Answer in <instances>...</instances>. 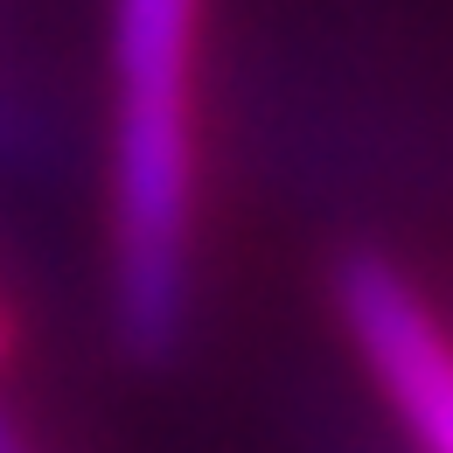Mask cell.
<instances>
[{
    "instance_id": "obj_1",
    "label": "cell",
    "mask_w": 453,
    "mask_h": 453,
    "mask_svg": "<svg viewBox=\"0 0 453 453\" xmlns=\"http://www.w3.org/2000/svg\"><path fill=\"white\" fill-rule=\"evenodd\" d=\"M203 7L210 0H112V133H105V265L112 321L133 356H168L196 300L203 217Z\"/></svg>"
},
{
    "instance_id": "obj_2",
    "label": "cell",
    "mask_w": 453,
    "mask_h": 453,
    "mask_svg": "<svg viewBox=\"0 0 453 453\" xmlns=\"http://www.w3.org/2000/svg\"><path fill=\"white\" fill-rule=\"evenodd\" d=\"M342 328L356 342L370 384L384 397L404 440L418 453H453V370H447V342L433 321V300L397 273L391 258H349L335 280Z\"/></svg>"
},
{
    "instance_id": "obj_3",
    "label": "cell",
    "mask_w": 453,
    "mask_h": 453,
    "mask_svg": "<svg viewBox=\"0 0 453 453\" xmlns=\"http://www.w3.org/2000/svg\"><path fill=\"white\" fill-rule=\"evenodd\" d=\"M0 349H7V335H0ZM0 453H28V440H21L14 418H7V404H0Z\"/></svg>"
}]
</instances>
